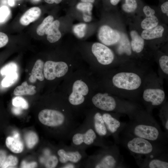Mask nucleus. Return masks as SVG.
<instances>
[{
  "instance_id": "bb28decb",
  "label": "nucleus",
  "mask_w": 168,
  "mask_h": 168,
  "mask_svg": "<svg viewBox=\"0 0 168 168\" xmlns=\"http://www.w3.org/2000/svg\"><path fill=\"white\" fill-rule=\"evenodd\" d=\"M25 140L27 147L31 149L38 143L39 138L35 133L32 131H30L26 134Z\"/></svg>"
},
{
  "instance_id": "f257e3e1",
  "label": "nucleus",
  "mask_w": 168,
  "mask_h": 168,
  "mask_svg": "<svg viewBox=\"0 0 168 168\" xmlns=\"http://www.w3.org/2000/svg\"><path fill=\"white\" fill-rule=\"evenodd\" d=\"M128 117L129 121L120 133L167 145L168 135L162 131L151 113L139 107Z\"/></svg>"
},
{
  "instance_id": "20e7f679",
  "label": "nucleus",
  "mask_w": 168,
  "mask_h": 168,
  "mask_svg": "<svg viewBox=\"0 0 168 168\" xmlns=\"http://www.w3.org/2000/svg\"><path fill=\"white\" fill-rule=\"evenodd\" d=\"M84 167L124 168L127 167L124 158L115 143L105 148L101 147L94 154L88 156Z\"/></svg>"
},
{
  "instance_id": "0eeeda50",
  "label": "nucleus",
  "mask_w": 168,
  "mask_h": 168,
  "mask_svg": "<svg viewBox=\"0 0 168 168\" xmlns=\"http://www.w3.org/2000/svg\"><path fill=\"white\" fill-rule=\"evenodd\" d=\"M112 85L116 88L125 91H134L142 86V79L137 72L121 71L114 74L111 78Z\"/></svg>"
},
{
  "instance_id": "c756f323",
  "label": "nucleus",
  "mask_w": 168,
  "mask_h": 168,
  "mask_svg": "<svg viewBox=\"0 0 168 168\" xmlns=\"http://www.w3.org/2000/svg\"><path fill=\"white\" fill-rule=\"evenodd\" d=\"M18 163V160L16 156L12 155H9L7 156L1 168H14Z\"/></svg>"
},
{
  "instance_id": "c85d7f7f",
  "label": "nucleus",
  "mask_w": 168,
  "mask_h": 168,
  "mask_svg": "<svg viewBox=\"0 0 168 168\" xmlns=\"http://www.w3.org/2000/svg\"><path fill=\"white\" fill-rule=\"evenodd\" d=\"M17 69L16 64L14 62H10L3 66L0 70V73L2 76H6L9 74L16 72Z\"/></svg>"
},
{
  "instance_id": "1a4fd4ad",
  "label": "nucleus",
  "mask_w": 168,
  "mask_h": 168,
  "mask_svg": "<svg viewBox=\"0 0 168 168\" xmlns=\"http://www.w3.org/2000/svg\"><path fill=\"white\" fill-rule=\"evenodd\" d=\"M165 100V92L161 88L147 87L142 92V102L146 106V110L150 113L154 108L162 106L164 104Z\"/></svg>"
},
{
  "instance_id": "39448f33",
  "label": "nucleus",
  "mask_w": 168,
  "mask_h": 168,
  "mask_svg": "<svg viewBox=\"0 0 168 168\" xmlns=\"http://www.w3.org/2000/svg\"><path fill=\"white\" fill-rule=\"evenodd\" d=\"M69 140H71L70 146L85 150L92 146L105 148L109 146L105 138L100 137L96 133L92 125L86 118L82 123L72 132Z\"/></svg>"
},
{
  "instance_id": "a19ab883",
  "label": "nucleus",
  "mask_w": 168,
  "mask_h": 168,
  "mask_svg": "<svg viewBox=\"0 0 168 168\" xmlns=\"http://www.w3.org/2000/svg\"><path fill=\"white\" fill-rule=\"evenodd\" d=\"M6 152L2 150H0V168H1L7 157Z\"/></svg>"
},
{
  "instance_id": "ea45409f",
  "label": "nucleus",
  "mask_w": 168,
  "mask_h": 168,
  "mask_svg": "<svg viewBox=\"0 0 168 168\" xmlns=\"http://www.w3.org/2000/svg\"><path fill=\"white\" fill-rule=\"evenodd\" d=\"M37 166V164L35 162L28 163L25 161H23L21 164V168H35Z\"/></svg>"
},
{
  "instance_id": "4468645a",
  "label": "nucleus",
  "mask_w": 168,
  "mask_h": 168,
  "mask_svg": "<svg viewBox=\"0 0 168 168\" xmlns=\"http://www.w3.org/2000/svg\"><path fill=\"white\" fill-rule=\"evenodd\" d=\"M136 162L140 168H168V153L152 158L144 157L135 158Z\"/></svg>"
},
{
  "instance_id": "4be33fe9",
  "label": "nucleus",
  "mask_w": 168,
  "mask_h": 168,
  "mask_svg": "<svg viewBox=\"0 0 168 168\" xmlns=\"http://www.w3.org/2000/svg\"><path fill=\"white\" fill-rule=\"evenodd\" d=\"M164 27L161 26H157L152 28L144 30L141 34V37L147 40L161 37L164 31Z\"/></svg>"
},
{
  "instance_id": "37998d69",
  "label": "nucleus",
  "mask_w": 168,
  "mask_h": 168,
  "mask_svg": "<svg viewBox=\"0 0 168 168\" xmlns=\"http://www.w3.org/2000/svg\"><path fill=\"white\" fill-rule=\"evenodd\" d=\"M22 109L20 107L14 106L12 109V111L15 114L18 115L21 113Z\"/></svg>"
},
{
  "instance_id": "8fccbe9b",
  "label": "nucleus",
  "mask_w": 168,
  "mask_h": 168,
  "mask_svg": "<svg viewBox=\"0 0 168 168\" xmlns=\"http://www.w3.org/2000/svg\"><path fill=\"white\" fill-rule=\"evenodd\" d=\"M62 0H54V2L56 4H58L60 3Z\"/></svg>"
},
{
  "instance_id": "cd10ccee",
  "label": "nucleus",
  "mask_w": 168,
  "mask_h": 168,
  "mask_svg": "<svg viewBox=\"0 0 168 168\" xmlns=\"http://www.w3.org/2000/svg\"><path fill=\"white\" fill-rule=\"evenodd\" d=\"M18 77V75L16 72L6 75L2 81V86L4 87H7L12 86L16 82Z\"/></svg>"
},
{
  "instance_id": "f8f14e48",
  "label": "nucleus",
  "mask_w": 168,
  "mask_h": 168,
  "mask_svg": "<svg viewBox=\"0 0 168 168\" xmlns=\"http://www.w3.org/2000/svg\"><path fill=\"white\" fill-rule=\"evenodd\" d=\"M69 70V66L63 61H48L44 63V75L47 80L51 81L64 76Z\"/></svg>"
},
{
  "instance_id": "9d476101",
  "label": "nucleus",
  "mask_w": 168,
  "mask_h": 168,
  "mask_svg": "<svg viewBox=\"0 0 168 168\" xmlns=\"http://www.w3.org/2000/svg\"><path fill=\"white\" fill-rule=\"evenodd\" d=\"M102 116L108 132L114 138L116 144H119V136L126 123L120 120L121 114L101 111Z\"/></svg>"
},
{
  "instance_id": "b1692460",
  "label": "nucleus",
  "mask_w": 168,
  "mask_h": 168,
  "mask_svg": "<svg viewBox=\"0 0 168 168\" xmlns=\"http://www.w3.org/2000/svg\"><path fill=\"white\" fill-rule=\"evenodd\" d=\"M159 116L164 128L165 133L168 135V114L167 104L165 103L160 110Z\"/></svg>"
},
{
  "instance_id": "c9c22d12",
  "label": "nucleus",
  "mask_w": 168,
  "mask_h": 168,
  "mask_svg": "<svg viewBox=\"0 0 168 168\" xmlns=\"http://www.w3.org/2000/svg\"><path fill=\"white\" fill-rule=\"evenodd\" d=\"M10 11L8 7L5 6L0 7V24L5 22L9 17Z\"/></svg>"
},
{
  "instance_id": "c03bdc74",
  "label": "nucleus",
  "mask_w": 168,
  "mask_h": 168,
  "mask_svg": "<svg viewBox=\"0 0 168 168\" xmlns=\"http://www.w3.org/2000/svg\"><path fill=\"white\" fill-rule=\"evenodd\" d=\"M90 15L84 13L83 15V19L84 21L86 22H89L92 19Z\"/></svg>"
},
{
  "instance_id": "f3484780",
  "label": "nucleus",
  "mask_w": 168,
  "mask_h": 168,
  "mask_svg": "<svg viewBox=\"0 0 168 168\" xmlns=\"http://www.w3.org/2000/svg\"><path fill=\"white\" fill-rule=\"evenodd\" d=\"M41 14V10L38 7H33L27 10L21 17L20 21L23 25L27 26L37 19Z\"/></svg>"
},
{
  "instance_id": "6ab92c4d",
  "label": "nucleus",
  "mask_w": 168,
  "mask_h": 168,
  "mask_svg": "<svg viewBox=\"0 0 168 168\" xmlns=\"http://www.w3.org/2000/svg\"><path fill=\"white\" fill-rule=\"evenodd\" d=\"M44 63L43 61L39 59L35 62L31 71V74L29 78L32 83L35 82L38 79L40 81L44 80Z\"/></svg>"
},
{
  "instance_id": "aec40b11",
  "label": "nucleus",
  "mask_w": 168,
  "mask_h": 168,
  "mask_svg": "<svg viewBox=\"0 0 168 168\" xmlns=\"http://www.w3.org/2000/svg\"><path fill=\"white\" fill-rule=\"evenodd\" d=\"M118 42L117 52L119 54H124L128 56H130L132 54L131 44L126 34L124 33L120 34V38Z\"/></svg>"
},
{
  "instance_id": "393cba45",
  "label": "nucleus",
  "mask_w": 168,
  "mask_h": 168,
  "mask_svg": "<svg viewBox=\"0 0 168 168\" xmlns=\"http://www.w3.org/2000/svg\"><path fill=\"white\" fill-rule=\"evenodd\" d=\"M53 20L54 17L52 16H49L46 17L37 28V34L40 36L45 34L46 31L53 21Z\"/></svg>"
},
{
  "instance_id": "5701e85b",
  "label": "nucleus",
  "mask_w": 168,
  "mask_h": 168,
  "mask_svg": "<svg viewBox=\"0 0 168 168\" xmlns=\"http://www.w3.org/2000/svg\"><path fill=\"white\" fill-rule=\"evenodd\" d=\"M35 87L32 85H28L26 82H23L21 85L16 87L14 90V95L20 96L25 95H32L35 94L36 91Z\"/></svg>"
},
{
  "instance_id": "473e14b6",
  "label": "nucleus",
  "mask_w": 168,
  "mask_h": 168,
  "mask_svg": "<svg viewBox=\"0 0 168 168\" xmlns=\"http://www.w3.org/2000/svg\"><path fill=\"white\" fill-rule=\"evenodd\" d=\"M77 8L83 12L84 13H87L91 15V11L93 8V5L90 2H81L79 3L77 6Z\"/></svg>"
},
{
  "instance_id": "f704fd0d",
  "label": "nucleus",
  "mask_w": 168,
  "mask_h": 168,
  "mask_svg": "<svg viewBox=\"0 0 168 168\" xmlns=\"http://www.w3.org/2000/svg\"><path fill=\"white\" fill-rule=\"evenodd\" d=\"M58 161V159L56 156L51 155L47 159L45 164V167L47 168H55L57 166Z\"/></svg>"
},
{
  "instance_id": "6e6552de",
  "label": "nucleus",
  "mask_w": 168,
  "mask_h": 168,
  "mask_svg": "<svg viewBox=\"0 0 168 168\" xmlns=\"http://www.w3.org/2000/svg\"><path fill=\"white\" fill-rule=\"evenodd\" d=\"M58 160L62 165L72 163L77 168L83 166L88 156L85 150L72 147L64 145L57 152ZM62 165V166H63Z\"/></svg>"
},
{
  "instance_id": "09e8293b",
  "label": "nucleus",
  "mask_w": 168,
  "mask_h": 168,
  "mask_svg": "<svg viewBox=\"0 0 168 168\" xmlns=\"http://www.w3.org/2000/svg\"><path fill=\"white\" fill-rule=\"evenodd\" d=\"M44 1L49 4H53L54 2V0H44Z\"/></svg>"
},
{
  "instance_id": "4c0bfd02",
  "label": "nucleus",
  "mask_w": 168,
  "mask_h": 168,
  "mask_svg": "<svg viewBox=\"0 0 168 168\" xmlns=\"http://www.w3.org/2000/svg\"><path fill=\"white\" fill-rule=\"evenodd\" d=\"M9 40L8 37L5 33L0 31V48L5 46Z\"/></svg>"
},
{
  "instance_id": "ddd939ff",
  "label": "nucleus",
  "mask_w": 168,
  "mask_h": 168,
  "mask_svg": "<svg viewBox=\"0 0 168 168\" xmlns=\"http://www.w3.org/2000/svg\"><path fill=\"white\" fill-rule=\"evenodd\" d=\"M91 51L98 62L102 65H110L114 60V56L113 51L103 44L94 43L92 46Z\"/></svg>"
},
{
  "instance_id": "f03ea898",
  "label": "nucleus",
  "mask_w": 168,
  "mask_h": 168,
  "mask_svg": "<svg viewBox=\"0 0 168 168\" xmlns=\"http://www.w3.org/2000/svg\"><path fill=\"white\" fill-rule=\"evenodd\" d=\"M119 143L125 147L134 159L158 157L168 153L167 145L122 133L119 136Z\"/></svg>"
},
{
  "instance_id": "9b49d317",
  "label": "nucleus",
  "mask_w": 168,
  "mask_h": 168,
  "mask_svg": "<svg viewBox=\"0 0 168 168\" xmlns=\"http://www.w3.org/2000/svg\"><path fill=\"white\" fill-rule=\"evenodd\" d=\"M85 118L92 125L96 133L105 138L111 135L108 132L103 119L101 111L93 108L85 113Z\"/></svg>"
},
{
  "instance_id": "2f4dec72",
  "label": "nucleus",
  "mask_w": 168,
  "mask_h": 168,
  "mask_svg": "<svg viewBox=\"0 0 168 168\" xmlns=\"http://www.w3.org/2000/svg\"><path fill=\"white\" fill-rule=\"evenodd\" d=\"M137 7L136 0H125V3L122 5V8L127 12H131L134 11Z\"/></svg>"
},
{
  "instance_id": "a211bd4d",
  "label": "nucleus",
  "mask_w": 168,
  "mask_h": 168,
  "mask_svg": "<svg viewBox=\"0 0 168 168\" xmlns=\"http://www.w3.org/2000/svg\"><path fill=\"white\" fill-rule=\"evenodd\" d=\"M60 24L58 20L53 21L46 31L45 34L47 35V39L49 42L55 43L61 38V34L59 30Z\"/></svg>"
},
{
  "instance_id": "dca6fc26",
  "label": "nucleus",
  "mask_w": 168,
  "mask_h": 168,
  "mask_svg": "<svg viewBox=\"0 0 168 168\" xmlns=\"http://www.w3.org/2000/svg\"><path fill=\"white\" fill-rule=\"evenodd\" d=\"M7 147L12 152L16 153L22 152L24 149L23 142L20 138L19 134L17 133H14L13 137L9 136L6 140Z\"/></svg>"
},
{
  "instance_id": "7ed1b4c3",
  "label": "nucleus",
  "mask_w": 168,
  "mask_h": 168,
  "mask_svg": "<svg viewBox=\"0 0 168 168\" xmlns=\"http://www.w3.org/2000/svg\"><path fill=\"white\" fill-rule=\"evenodd\" d=\"M88 105L102 111L127 114L128 116L139 107L132 101L122 99L105 92H98L91 96Z\"/></svg>"
},
{
  "instance_id": "58836bf2",
  "label": "nucleus",
  "mask_w": 168,
  "mask_h": 168,
  "mask_svg": "<svg viewBox=\"0 0 168 168\" xmlns=\"http://www.w3.org/2000/svg\"><path fill=\"white\" fill-rule=\"evenodd\" d=\"M143 11L146 17L152 16L154 15L155 11L148 6H144L143 8Z\"/></svg>"
},
{
  "instance_id": "a878e982",
  "label": "nucleus",
  "mask_w": 168,
  "mask_h": 168,
  "mask_svg": "<svg viewBox=\"0 0 168 168\" xmlns=\"http://www.w3.org/2000/svg\"><path fill=\"white\" fill-rule=\"evenodd\" d=\"M158 20L154 15L146 17L142 22L141 26L144 30H148L154 28L157 26Z\"/></svg>"
},
{
  "instance_id": "423d86ee",
  "label": "nucleus",
  "mask_w": 168,
  "mask_h": 168,
  "mask_svg": "<svg viewBox=\"0 0 168 168\" xmlns=\"http://www.w3.org/2000/svg\"><path fill=\"white\" fill-rule=\"evenodd\" d=\"M89 90V86L86 82L78 79L73 82L71 92L66 96V99L68 103L77 114L88 104L90 98Z\"/></svg>"
},
{
  "instance_id": "72a5a7b5",
  "label": "nucleus",
  "mask_w": 168,
  "mask_h": 168,
  "mask_svg": "<svg viewBox=\"0 0 168 168\" xmlns=\"http://www.w3.org/2000/svg\"><path fill=\"white\" fill-rule=\"evenodd\" d=\"M159 66L162 71L166 75L168 74V56L163 55L159 58Z\"/></svg>"
},
{
  "instance_id": "79ce46f5",
  "label": "nucleus",
  "mask_w": 168,
  "mask_h": 168,
  "mask_svg": "<svg viewBox=\"0 0 168 168\" xmlns=\"http://www.w3.org/2000/svg\"><path fill=\"white\" fill-rule=\"evenodd\" d=\"M162 12L164 13H166L168 16V2L166 1L163 3L161 6Z\"/></svg>"
},
{
  "instance_id": "7c9ffc66",
  "label": "nucleus",
  "mask_w": 168,
  "mask_h": 168,
  "mask_svg": "<svg viewBox=\"0 0 168 168\" xmlns=\"http://www.w3.org/2000/svg\"><path fill=\"white\" fill-rule=\"evenodd\" d=\"M12 103L14 106L20 107L23 109H27L29 107L28 104L26 100L20 96L14 98L12 100Z\"/></svg>"
},
{
  "instance_id": "de8ad7c7",
  "label": "nucleus",
  "mask_w": 168,
  "mask_h": 168,
  "mask_svg": "<svg viewBox=\"0 0 168 168\" xmlns=\"http://www.w3.org/2000/svg\"><path fill=\"white\" fill-rule=\"evenodd\" d=\"M81 1L83 2L93 3V2L95 0H81Z\"/></svg>"
},
{
  "instance_id": "49530a36",
  "label": "nucleus",
  "mask_w": 168,
  "mask_h": 168,
  "mask_svg": "<svg viewBox=\"0 0 168 168\" xmlns=\"http://www.w3.org/2000/svg\"><path fill=\"white\" fill-rule=\"evenodd\" d=\"M120 0H110V2L112 5H115L119 2Z\"/></svg>"
},
{
  "instance_id": "a18cd8bd",
  "label": "nucleus",
  "mask_w": 168,
  "mask_h": 168,
  "mask_svg": "<svg viewBox=\"0 0 168 168\" xmlns=\"http://www.w3.org/2000/svg\"><path fill=\"white\" fill-rule=\"evenodd\" d=\"M8 3L9 6L13 7L15 5V0H8Z\"/></svg>"
},
{
  "instance_id": "e433bc0d",
  "label": "nucleus",
  "mask_w": 168,
  "mask_h": 168,
  "mask_svg": "<svg viewBox=\"0 0 168 168\" xmlns=\"http://www.w3.org/2000/svg\"><path fill=\"white\" fill-rule=\"evenodd\" d=\"M86 27V25L85 24L77 25L74 28V31L78 36L82 38L84 36Z\"/></svg>"
},
{
  "instance_id": "412c9836",
  "label": "nucleus",
  "mask_w": 168,
  "mask_h": 168,
  "mask_svg": "<svg viewBox=\"0 0 168 168\" xmlns=\"http://www.w3.org/2000/svg\"><path fill=\"white\" fill-rule=\"evenodd\" d=\"M130 35L132 38L131 44L132 50L137 53H140L144 48V39L135 30L131 31Z\"/></svg>"
},
{
  "instance_id": "2eb2a0df",
  "label": "nucleus",
  "mask_w": 168,
  "mask_h": 168,
  "mask_svg": "<svg viewBox=\"0 0 168 168\" xmlns=\"http://www.w3.org/2000/svg\"><path fill=\"white\" fill-rule=\"evenodd\" d=\"M99 40L104 44L109 46L116 44L119 41L120 34L107 25L100 28L98 34Z\"/></svg>"
}]
</instances>
